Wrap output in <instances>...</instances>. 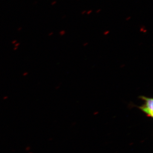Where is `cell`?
Instances as JSON below:
<instances>
[{
  "label": "cell",
  "mask_w": 153,
  "mask_h": 153,
  "mask_svg": "<svg viewBox=\"0 0 153 153\" xmlns=\"http://www.w3.org/2000/svg\"><path fill=\"white\" fill-rule=\"evenodd\" d=\"M85 12H86V11H83V12H82V15H83V14H84V13H85Z\"/></svg>",
  "instance_id": "obj_4"
},
{
  "label": "cell",
  "mask_w": 153,
  "mask_h": 153,
  "mask_svg": "<svg viewBox=\"0 0 153 153\" xmlns=\"http://www.w3.org/2000/svg\"><path fill=\"white\" fill-rule=\"evenodd\" d=\"M140 98L144 100V104L140 106L139 108L143 112L145 113L147 116L152 117L153 116V99L152 98H149L146 97H140Z\"/></svg>",
  "instance_id": "obj_1"
},
{
  "label": "cell",
  "mask_w": 153,
  "mask_h": 153,
  "mask_svg": "<svg viewBox=\"0 0 153 153\" xmlns=\"http://www.w3.org/2000/svg\"><path fill=\"white\" fill-rule=\"evenodd\" d=\"M131 17H128V19H127V20H128V19H130Z\"/></svg>",
  "instance_id": "obj_5"
},
{
  "label": "cell",
  "mask_w": 153,
  "mask_h": 153,
  "mask_svg": "<svg viewBox=\"0 0 153 153\" xmlns=\"http://www.w3.org/2000/svg\"><path fill=\"white\" fill-rule=\"evenodd\" d=\"M92 11L90 10L88 11V12H87V15H89L91 13H92Z\"/></svg>",
  "instance_id": "obj_2"
},
{
  "label": "cell",
  "mask_w": 153,
  "mask_h": 153,
  "mask_svg": "<svg viewBox=\"0 0 153 153\" xmlns=\"http://www.w3.org/2000/svg\"><path fill=\"white\" fill-rule=\"evenodd\" d=\"M100 11H101V10H100H100H97V11L96 13H99V12H100Z\"/></svg>",
  "instance_id": "obj_3"
}]
</instances>
